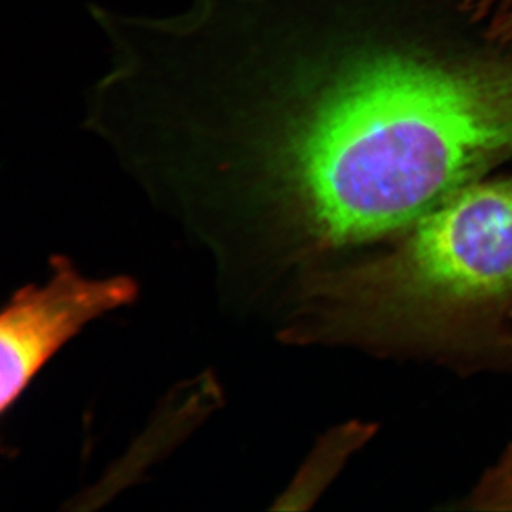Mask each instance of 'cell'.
<instances>
[{"label":"cell","instance_id":"6da1fadb","mask_svg":"<svg viewBox=\"0 0 512 512\" xmlns=\"http://www.w3.org/2000/svg\"><path fill=\"white\" fill-rule=\"evenodd\" d=\"M141 127L151 171L204 214L339 251L512 158V43L463 0H190Z\"/></svg>","mask_w":512,"mask_h":512},{"label":"cell","instance_id":"7a4b0ae2","mask_svg":"<svg viewBox=\"0 0 512 512\" xmlns=\"http://www.w3.org/2000/svg\"><path fill=\"white\" fill-rule=\"evenodd\" d=\"M512 178L468 184L390 251L309 279L293 343L376 350L512 349Z\"/></svg>","mask_w":512,"mask_h":512},{"label":"cell","instance_id":"3957f363","mask_svg":"<svg viewBox=\"0 0 512 512\" xmlns=\"http://www.w3.org/2000/svg\"><path fill=\"white\" fill-rule=\"evenodd\" d=\"M128 276L89 278L56 256L46 284L20 289L0 318V409L15 406L42 367L84 326L136 301Z\"/></svg>","mask_w":512,"mask_h":512},{"label":"cell","instance_id":"277c9868","mask_svg":"<svg viewBox=\"0 0 512 512\" xmlns=\"http://www.w3.org/2000/svg\"><path fill=\"white\" fill-rule=\"evenodd\" d=\"M468 507L480 511H512V446L497 466L485 474L471 494Z\"/></svg>","mask_w":512,"mask_h":512},{"label":"cell","instance_id":"8992f818","mask_svg":"<svg viewBox=\"0 0 512 512\" xmlns=\"http://www.w3.org/2000/svg\"><path fill=\"white\" fill-rule=\"evenodd\" d=\"M511 318H512V315H511Z\"/></svg>","mask_w":512,"mask_h":512},{"label":"cell","instance_id":"5b68a950","mask_svg":"<svg viewBox=\"0 0 512 512\" xmlns=\"http://www.w3.org/2000/svg\"><path fill=\"white\" fill-rule=\"evenodd\" d=\"M463 6L488 35L512 43V0H463Z\"/></svg>","mask_w":512,"mask_h":512}]
</instances>
